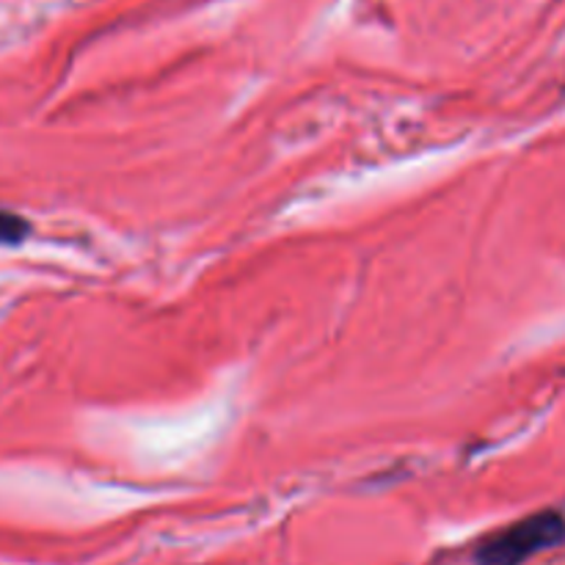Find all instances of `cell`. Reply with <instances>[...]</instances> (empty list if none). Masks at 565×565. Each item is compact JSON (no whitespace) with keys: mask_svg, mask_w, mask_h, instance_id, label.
Here are the masks:
<instances>
[{"mask_svg":"<svg viewBox=\"0 0 565 565\" xmlns=\"http://www.w3.org/2000/svg\"><path fill=\"white\" fill-rule=\"evenodd\" d=\"M28 221L20 218V215L14 213H6V210H0V243H9V246H14V243H22L28 235Z\"/></svg>","mask_w":565,"mask_h":565,"instance_id":"obj_2","label":"cell"},{"mask_svg":"<svg viewBox=\"0 0 565 565\" xmlns=\"http://www.w3.org/2000/svg\"><path fill=\"white\" fill-rule=\"evenodd\" d=\"M565 541V519L557 511H539L489 535L475 552L478 565H524L539 552Z\"/></svg>","mask_w":565,"mask_h":565,"instance_id":"obj_1","label":"cell"}]
</instances>
